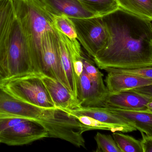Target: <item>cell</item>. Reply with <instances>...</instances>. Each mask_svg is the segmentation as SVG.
<instances>
[{"instance_id": "1", "label": "cell", "mask_w": 152, "mask_h": 152, "mask_svg": "<svg viewBox=\"0 0 152 152\" xmlns=\"http://www.w3.org/2000/svg\"><path fill=\"white\" fill-rule=\"evenodd\" d=\"M109 33L106 46L94 61L99 68L152 66V23L119 9L102 16Z\"/></svg>"}, {"instance_id": "2", "label": "cell", "mask_w": 152, "mask_h": 152, "mask_svg": "<svg viewBox=\"0 0 152 152\" xmlns=\"http://www.w3.org/2000/svg\"><path fill=\"white\" fill-rule=\"evenodd\" d=\"M16 18L20 22L32 56L35 73L42 76V50L43 39L54 30L53 15L39 0H13Z\"/></svg>"}, {"instance_id": "3", "label": "cell", "mask_w": 152, "mask_h": 152, "mask_svg": "<svg viewBox=\"0 0 152 152\" xmlns=\"http://www.w3.org/2000/svg\"><path fill=\"white\" fill-rule=\"evenodd\" d=\"M47 137H49L48 131L37 121L0 113V144L20 146Z\"/></svg>"}, {"instance_id": "4", "label": "cell", "mask_w": 152, "mask_h": 152, "mask_svg": "<svg viewBox=\"0 0 152 152\" xmlns=\"http://www.w3.org/2000/svg\"><path fill=\"white\" fill-rule=\"evenodd\" d=\"M6 60L9 79L37 75L24 31L16 16L9 37Z\"/></svg>"}, {"instance_id": "5", "label": "cell", "mask_w": 152, "mask_h": 152, "mask_svg": "<svg viewBox=\"0 0 152 152\" xmlns=\"http://www.w3.org/2000/svg\"><path fill=\"white\" fill-rule=\"evenodd\" d=\"M1 85L22 101L42 108H55L41 76L33 75L9 79Z\"/></svg>"}, {"instance_id": "6", "label": "cell", "mask_w": 152, "mask_h": 152, "mask_svg": "<svg viewBox=\"0 0 152 152\" xmlns=\"http://www.w3.org/2000/svg\"><path fill=\"white\" fill-rule=\"evenodd\" d=\"M75 24L77 39L93 59L107 45L109 33L102 17L70 18Z\"/></svg>"}, {"instance_id": "7", "label": "cell", "mask_w": 152, "mask_h": 152, "mask_svg": "<svg viewBox=\"0 0 152 152\" xmlns=\"http://www.w3.org/2000/svg\"><path fill=\"white\" fill-rule=\"evenodd\" d=\"M42 57V76L61 82L69 90L61 61L58 35L55 28L53 31L47 33L43 39Z\"/></svg>"}, {"instance_id": "8", "label": "cell", "mask_w": 152, "mask_h": 152, "mask_svg": "<svg viewBox=\"0 0 152 152\" xmlns=\"http://www.w3.org/2000/svg\"><path fill=\"white\" fill-rule=\"evenodd\" d=\"M15 17L13 0H0V84L9 79L7 50Z\"/></svg>"}, {"instance_id": "9", "label": "cell", "mask_w": 152, "mask_h": 152, "mask_svg": "<svg viewBox=\"0 0 152 152\" xmlns=\"http://www.w3.org/2000/svg\"><path fill=\"white\" fill-rule=\"evenodd\" d=\"M77 99L81 107H103L108 92L104 83L91 79L83 72L77 80Z\"/></svg>"}, {"instance_id": "10", "label": "cell", "mask_w": 152, "mask_h": 152, "mask_svg": "<svg viewBox=\"0 0 152 152\" xmlns=\"http://www.w3.org/2000/svg\"><path fill=\"white\" fill-rule=\"evenodd\" d=\"M45 108L22 101L0 84V113L21 116L37 121Z\"/></svg>"}, {"instance_id": "11", "label": "cell", "mask_w": 152, "mask_h": 152, "mask_svg": "<svg viewBox=\"0 0 152 152\" xmlns=\"http://www.w3.org/2000/svg\"><path fill=\"white\" fill-rule=\"evenodd\" d=\"M151 101L150 98L133 90L116 94H107L103 107H110L128 110H147V104Z\"/></svg>"}, {"instance_id": "12", "label": "cell", "mask_w": 152, "mask_h": 152, "mask_svg": "<svg viewBox=\"0 0 152 152\" xmlns=\"http://www.w3.org/2000/svg\"><path fill=\"white\" fill-rule=\"evenodd\" d=\"M105 79L109 93L116 94L152 85V79L114 71H108Z\"/></svg>"}, {"instance_id": "13", "label": "cell", "mask_w": 152, "mask_h": 152, "mask_svg": "<svg viewBox=\"0 0 152 152\" xmlns=\"http://www.w3.org/2000/svg\"><path fill=\"white\" fill-rule=\"evenodd\" d=\"M39 1L46 10L53 15H65L75 18L97 16L88 10L78 0Z\"/></svg>"}, {"instance_id": "14", "label": "cell", "mask_w": 152, "mask_h": 152, "mask_svg": "<svg viewBox=\"0 0 152 152\" xmlns=\"http://www.w3.org/2000/svg\"><path fill=\"white\" fill-rule=\"evenodd\" d=\"M55 108L71 110L80 108L69 89L61 82L46 76H41Z\"/></svg>"}, {"instance_id": "15", "label": "cell", "mask_w": 152, "mask_h": 152, "mask_svg": "<svg viewBox=\"0 0 152 152\" xmlns=\"http://www.w3.org/2000/svg\"><path fill=\"white\" fill-rule=\"evenodd\" d=\"M109 111L119 117L146 135H152V112L149 110L134 111L104 107Z\"/></svg>"}, {"instance_id": "16", "label": "cell", "mask_w": 152, "mask_h": 152, "mask_svg": "<svg viewBox=\"0 0 152 152\" xmlns=\"http://www.w3.org/2000/svg\"><path fill=\"white\" fill-rule=\"evenodd\" d=\"M77 115L88 116L101 122L121 126L129 129L131 132L137 129L121 117L110 112L104 107H80L75 109L65 110Z\"/></svg>"}, {"instance_id": "17", "label": "cell", "mask_w": 152, "mask_h": 152, "mask_svg": "<svg viewBox=\"0 0 152 152\" xmlns=\"http://www.w3.org/2000/svg\"><path fill=\"white\" fill-rule=\"evenodd\" d=\"M55 30L58 35L61 61L69 86V90L77 101V80L73 70L70 51L66 42L64 34L57 29H55Z\"/></svg>"}, {"instance_id": "18", "label": "cell", "mask_w": 152, "mask_h": 152, "mask_svg": "<svg viewBox=\"0 0 152 152\" xmlns=\"http://www.w3.org/2000/svg\"><path fill=\"white\" fill-rule=\"evenodd\" d=\"M119 9L152 21V0H116Z\"/></svg>"}, {"instance_id": "19", "label": "cell", "mask_w": 152, "mask_h": 152, "mask_svg": "<svg viewBox=\"0 0 152 152\" xmlns=\"http://www.w3.org/2000/svg\"><path fill=\"white\" fill-rule=\"evenodd\" d=\"M85 7L96 16L102 17L119 9L116 0H78Z\"/></svg>"}, {"instance_id": "20", "label": "cell", "mask_w": 152, "mask_h": 152, "mask_svg": "<svg viewBox=\"0 0 152 152\" xmlns=\"http://www.w3.org/2000/svg\"><path fill=\"white\" fill-rule=\"evenodd\" d=\"M69 113L72 114L73 116L76 117L80 123L87 126L89 129V131L97 129V130H108V131H111L113 133L116 132H121L123 133L132 132L128 129L121 126L111 125V124L101 122L88 116Z\"/></svg>"}, {"instance_id": "21", "label": "cell", "mask_w": 152, "mask_h": 152, "mask_svg": "<svg viewBox=\"0 0 152 152\" xmlns=\"http://www.w3.org/2000/svg\"><path fill=\"white\" fill-rule=\"evenodd\" d=\"M112 135L121 152H143L141 141L121 132H114Z\"/></svg>"}, {"instance_id": "22", "label": "cell", "mask_w": 152, "mask_h": 152, "mask_svg": "<svg viewBox=\"0 0 152 152\" xmlns=\"http://www.w3.org/2000/svg\"><path fill=\"white\" fill-rule=\"evenodd\" d=\"M53 25L70 39H77L75 24L70 18L65 15H53Z\"/></svg>"}, {"instance_id": "23", "label": "cell", "mask_w": 152, "mask_h": 152, "mask_svg": "<svg viewBox=\"0 0 152 152\" xmlns=\"http://www.w3.org/2000/svg\"><path fill=\"white\" fill-rule=\"evenodd\" d=\"M97 148L96 152H121L112 135L97 132L94 137Z\"/></svg>"}, {"instance_id": "24", "label": "cell", "mask_w": 152, "mask_h": 152, "mask_svg": "<svg viewBox=\"0 0 152 152\" xmlns=\"http://www.w3.org/2000/svg\"><path fill=\"white\" fill-rule=\"evenodd\" d=\"M105 71L126 73L134 76H138L145 78L152 79V66L125 69H110Z\"/></svg>"}, {"instance_id": "25", "label": "cell", "mask_w": 152, "mask_h": 152, "mask_svg": "<svg viewBox=\"0 0 152 152\" xmlns=\"http://www.w3.org/2000/svg\"><path fill=\"white\" fill-rule=\"evenodd\" d=\"M83 62L84 71L91 79L98 83H104L102 73L85 57L84 54Z\"/></svg>"}, {"instance_id": "26", "label": "cell", "mask_w": 152, "mask_h": 152, "mask_svg": "<svg viewBox=\"0 0 152 152\" xmlns=\"http://www.w3.org/2000/svg\"><path fill=\"white\" fill-rule=\"evenodd\" d=\"M142 134L141 141L143 152H152V135L145 134L143 132H140Z\"/></svg>"}, {"instance_id": "27", "label": "cell", "mask_w": 152, "mask_h": 152, "mask_svg": "<svg viewBox=\"0 0 152 152\" xmlns=\"http://www.w3.org/2000/svg\"><path fill=\"white\" fill-rule=\"evenodd\" d=\"M133 91L150 98L152 101V85L133 89Z\"/></svg>"}, {"instance_id": "28", "label": "cell", "mask_w": 152, "mask_h": 152, "mask_svg": "<svg viewBox=\"0 0 152 152\" xmlns=\"http://www.w3.org/2000/svg\"><path fill=\"white\" fill-rule=\"evenodd\" d=\"M146 106H147V109L152 112V101L148 103Z\"/></svg>"}]
</instances>
